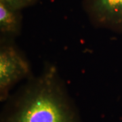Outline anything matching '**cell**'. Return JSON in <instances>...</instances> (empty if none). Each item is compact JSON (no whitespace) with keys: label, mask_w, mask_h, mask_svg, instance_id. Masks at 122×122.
<instances>
[{"label":"cell","mask_w":122,"mask_h":122,"mask_svg":"<svg viewBox=\"0 0 122 122\" xmlns=\"http://www.w3.org/2000/svg\"><path fill=\"white\" fill-rule=\"evenodd\" d=\"M18 8L23 9L29 8L35 5L39 0H5Z\"/></svg>","instance_id":"cell-5"},{"label":"cell","mask_w":122,"mask_h":122,"mask_svg":"<svg viewBox=\"0 0 122 122\" xmlns=\"http://www.w3.org/2000/svg\"><path fill=\"white\" fill-rule=\"evenodd\" d=\"M14 41L0 39V100L3 102L16 84L33 76L29 61Z\"/></svg>","instance_id":"cell-2"},{"label":"cell","mask_w":122,"mask_h":122,"mask_svg":"<svg viewBox=\"0 0 122 122\" xmlns=\"http://www.w3.org/2000/svg\"><path fill=\"white\" fill-rule=\"evenodd\" d=\"M22 10L5 0H0V39L14 40L20 35Z\"/></svg>","instance_id":"cell-4"},{"label":"cell","mask_w":122,"mask_h":122,"mask_svg":"<svg viewBox=\"0 0 122 122\" xmlns=\"http://www.w3.org/2000/svg\"><path fill=\"white\" fill-rule=\"evenodd\" d=\"M82 5L94 26L122 34V0H83Z\"/></svg>","instance_id":"cell-3"},{"label":"cell","mask_w":122,"mask_h":122,"mask_svg":"<svg viewBox=\"0 0 122 122\" xmlns=\"http://www.w3.org/2000/svg\"><path fill=\"white\" fill-rule=\"evenodd\" d=\"M4 102L0 122H83L58 69L50 63Z\"/></svg>","instance_id":"cell-1"}]
</instances>
